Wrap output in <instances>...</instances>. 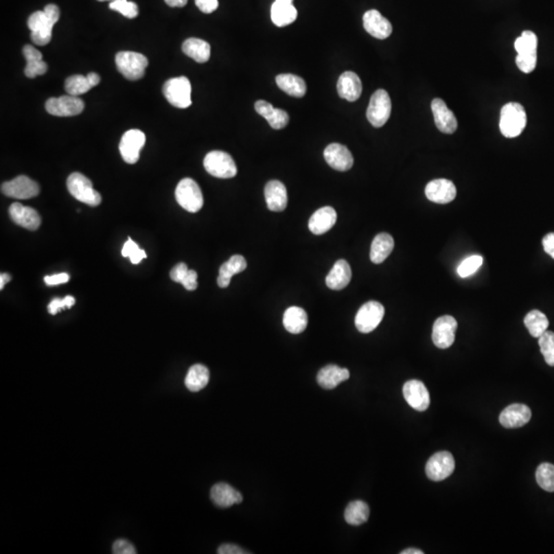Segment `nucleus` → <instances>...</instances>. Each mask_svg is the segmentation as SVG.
<instances>
[{
    "instance_id": "cd10ccee",
    "label": "nucleus",
    "mask_w": 554,
    "mask_h": 554,
    "mask_svg": "<svg viewBox=\"0 0 554 554\" xmlns=\"http://www.w3.org/2000/svg\"><path fill=\"white\" fill-rule=\"evenodd\" d=\"M23 55L27 62L26 67H25V76L27 78H34L47 73V63L43 61V54L38 49H35L32 45H25L23 49Z\"/></svg>"
},
{
    "instance_id": "f704fd0d",
    "label": "nucleus",
    "mask_w": 554,
    "mask_h": 554,
    "mask_svg": "<svg viewBox=\"0 0 554 554\" xmlns=\"http://www.w3.org/2000/svg\"><path fill=\"white\" fill-rule=\"evenodd\" d=\"M298 12L292 4L275 2L271 6V20L278 27L288 26L296 21Z\"/></svg>"
},
{
    "instance_id": "4be33fe9",
    "label": "nucleus",
    "mask_w": 554,
    "mask_h": 554,
    "mask_svg": "<svg viewBox=\"0 0 554 554\" xmlns=\"http://www.w3.org/2000/svg\"><path fill=\"white\" fill-rule=\"evenodd\" d=\"M337 222V213L332 207L317 209L308 222L309 230L315 235H321L330 231Z\"/></svg>"
},
{
    "instance_id": "052dcab7",
    "label": "nucleus",
    "mask_w": 554,
    "mask_h": 554,
    "mask_svg": "<svg viewBox=\"0 0 554 554\" xmlns=\"http://www.w3.org/2000/svg\"><path fill=\"white\" fill-rule=\"evenodd\" d=\"M12 280V277L8 273H1L0 275V290H3L4 286Z\"/></svg>"
},
{
    "instance_id": "9b49d317",
    "label": "nucleus",
    "mask_w": 554,
    "mask_h": 554,
    "mask_svg": "<svg viewBox=\"0 0 554 554\" xmlns=\"http://www.w3.org/2000/svg\"><path fill=\"white\" fill-rule=\"evenodd\" d=\"M146 143V136L140 130H130L124 132L119 143L122 159L126 163L134 165L140 159V152Z\"/></svg>"
},
{
    "instance_id": "e2e57ef3",
    "label": "nucleus",
    "mask_w": 554,
    "mask_h": 554,
    "mask_svg": "<svg viewBox=\"0 0 554 554\" xmlns=\"http://www.w3.org/2000/svg\"><path fill=\"white\" fill-rule=\"evenodd\" d=\"M278 3L292 4V0H275Z\"/></svg>"
},
{
    "instance_id": "e433bc0d",
    "label": "nucleus",
    "mask_w": 554,
    "mask_h": 554,
    "mask_svg": "<svg viewBox=\"0 0 554 554\" xmlns=\"http://www.w3.org/2000/svg\"><path fill=\"white\" fill-rule=\"evenodd\" d=\"M524 323L529 333L534 338L540 337L549 327V321L546 315L539 310L530 311L524 317Z\"/></svg>"
},
{
    "instance_id": "bb28decb",
    "label": "nucleus",
    "mask_w": 554,
    "mask_h": 554,
    "mask_svg": "<svg viewBox=\"0 0 554 554\" xmlns=\"http://www.w3.org/2000/svg\"><path fill=\"white\" fill-rule=\"evenodd\" d=\"M350 373L347 369L340 368L335 365H329L317 373V383L325 389H334L342 382L349 379Z\"/></svg>"
},
{
    "instance_id": "bf43d9fd",
    "label": "nucleus",
    "mask_w": 554,
    "mask_h": 554,
    "mask_svg": "<svg viewBox=\"0 0 554 554\" xmlns=\"http://www.w3.org/2000/svg\"><path fill=\"white\" fill-rule=\"evenodd\" d=\"M88 78L89 80H90L91 84H92L93 88V86H97V84H100V82H101V78H100V76H97V73H95V72H91V73H89Z\"/></svg>"
},
{
    "instance_id": "423d86ee",
    "label": "nucleus",
    "mask_w": 554,
    "mask_h": 554,
    "mask_svg": "<svg viewBox=\"0 0 554 554\" xmlns=\"http://www.w3.org/2000/svg\"><path fill=\"white\" fill-rule=\"evenodd\" d=\"M190 80L186 76L174 78L168 80L163 86L165 99L171 105L179 109H186L192 104Z\"/></svg>"
},
{
    "instance_id": "7ed1b4c3",
    "label": "nucleus",
    "mask_w": 554,
    "mask_h": 554,
    "mask_svg": "<svg viewBox=\"0 0 554 554\" xmlns=\"http://www.w3.org/2000/svg\"><path fill=\"white\" fill-rule=\"evenodd\" d=\"M116 67L119 73L128 80H139L145 76L148 59L136 51H119L115 57Z\"/></svg>"
},
{
    "instance_id": "3c124183",
    "label": "nucleus",
    "mask_w": 554,
    "mask_h": 554,
    "mask_svg": "<svg viewBox=\"0 0 554 554\" xmlns=\"http://www.w3.org/2000/svg\"><path fill=\"white\" fill-rule=\"evenodd\" d=\"M255 109H256L257 113L260 114L265 119H267L273 113L275 107H273V104L260 100V101H257L256 104H255Z\"/></svg>"
},
{
    "instance_id": "6ab92c4d",
    "label": "nucleus",
    "mask_w": 554,
    "mask_h": 554,
    "mask_svg": "<svg viewBox=\"0 0 554 554\" xmlns=\"http://www.w3.org/2000/svg\"><path fill=\"white\" fill-rule=\"evenodd\" d=\"M431 109L437 128L443 134H454L458 128L457 118L447 104L441 99H435L431 103Z\"/></svg>"
},
{
    "instance_id": "603ef678",
    "label": "nucleus",
    "mask_w": 554,
    "mask_h": 554,
    "mask_svg": "<svg viewBox=\"0 0 554 554\" xmlns=\"http://www.w3.org/2000/svg\"><path fill=\"white\" fill-rule=\"evenodd\" d=\"M188 267L185 263H179V264L176 265L171 271V278L173 281L179 282L181 284L182 280L184 279V277H186L187 273H188Z\"/></svg>"
},
{
    "instance_id": "dca6fc26",
    "label": "nucleus",
    "mask_w": 554,
    "mask_h": 554,
    "mask_svg": "<svg viewBox=\"0 0 554 554\" xmlns=\"http://www.w3.org/2000/svg\"><path fill=\"white\" fill-rule=\"evenodd\" d=\"M325 161L336 171L347 172L354 167V157L347 147L338 143L330 144L323 152Z\"/></svg>"
},
{
    "instance_id": "7c9ffc66",
    "label": "nucleus",
    "mask_w": 554,
    "mask_h": 554,
    "mask_svg": "<svg viewBox=\"0 0 554 554\" xmlns=\"http://www.w3.org/2000/svg\"><path fill=\"white\" fill-rule=\"evenodd\" d=\"M308 316L306 311L301 307L292 306L286 309L284 314V325L288 333L298 335L306 330Z\"/></svg>"
},
{
    "instance_id": "aec40b11",
    "label": "nucleus",
    "mask_w": 554,
    "mask_h": 554,
    "mask_svg": "<svg viewBox=\"0 0 554 554\" xmlns=\"http://www.w3.org/2000/svg\"><path fill=\"white\" fill-rule=\"evenodd\" d=\"M532 412L526 404H514L504 408L499 417L500 423L505 428H518L528 424Z\"/></svg>"
},
{
    "instance_id": "a18cd8bd",
    "label": "nucleus",
    "mask_w": 554,
    "mask_h": 554,
    "mask_svg": "<svg viewBox=\"0 0 554 554\" xmlns=\"http://www.w3.org/2000/svg\"><path fill=\"white\" fill-rule=\"evenodd\" d=\"M516 65L524 73H531L537 66V53L518 54L516 59Z\"/></svg>"
},
{
    "instance_id": "58836bf2",
    "label": "nucleus",
    "mask_w": 554,
    "mask_h": 554,
    "mask_svg": "<svg viewBox=\"0 0 554 554\" xmlns=\"http://www.w3.org/2000/svg\"><path fill=\"white\" fill-rule=\"evenodd\" d=\"M536 479L540 487L544 491L554 492V465L551 463H543L537 468Z\"/></svg>"
},
{
    "instance_id": "ddd939ff",
    "label": "nucleus",
    "mask_w": 554,
    "mask_h": 554,
    "mask_svg": "<svg viewBox=\"0 0 554 554\" xmlns=\"http://www.w3.org/2000/svg\"><path fill=\"white\" fill-rule=\"evenodd\" d=\"M455 469V460L449 452H439L431 456L426 464L427 476L433 481H441L449 477Z\"/></svg>"
},
{
    "instance_id": "4468645a",
    "label": "nucleus",
    "mask_w": 554,
    "mask_h": 554,
    "mask_svg": "<svg viewBox=\"0 0 554 554\" xmlns=\"http://www.w3.org/2000/svg\"><path fill=\"white\" fill-rule=\"evenodd\" d=\"M39 185L26 176H19L1 185V192L5 196L16 199L33 198L39 194Z\"/></svg>"
},
{
    "instance_id": "4c0bfd02",
    "label": "nucleus",
    "mask_w": 554,
    "mask_h": 554,
    "mask_svg": "<svg viewBox=\"0 0 554 554\" xmlns=\"http://www.w3.org/2000/svg\"><path fill=\"white\" fill-rule=\"evenodd\" d=\"M93 89L88 76H72L68 78L65 82V91L68 95H84Z\"/></svg>"
},
{
    "instance_id": "f03ea898",
    "label": "nucleus",
    "mask_w": 554,
    "mask_h": 554,
    "mask_svg": "<svg viewBox=\"0 0 554 554\" xmlns=\"http://www.w3.org/2000/svg\"><path fill=\"white\" fill-rule=\"evenodd\" d=\"M500 130L506 138H516L527 126V113L520 103H507L500 115Z\"/></svg>"
},
{
    "instance_id": "a878e982",
    "label": "nucleus",
    "mask_w": 554,
    "mask_h": 554,
    "mask_svg": "<svg viewBox=\"0 0 554 554\" xmlns=\"http://www.w3.org/2000/svg\"><path fill=\"white\" fill-rule=\"evenodd\" d=\"M352 273L350 265L348 264L347 261L338 260L336 264L334 265L332 270L330 271L327 278H325V284L327 288L334 290H340L345 288L349 284L351 280Z\"/></svg>"
},
{
    "instance_id": "49530a36",
    "label": "nucleus",
    "mask_w": 554,
    "mask_h": 554,
    "mask_svg": "<svg viewBox=\"0 0 554 554\" xmlns=\"http://www.w3.org/2000/svg\"><path fill=\"white\" fill-rule=\"evenodd\" d=\"M266 120L270 124L271 128H275V130H281V128L288 126V122H290V116L284 110L275 108L273 113Z\"/></svg>"
},
{
    "instance_id": "a211bd4d",
    "label": "nucleus",
    "mask_w": 554,
    "mask_h": 554,
    "mask_svg": "<svg viewBox=\"0 0 554 554\" xmlns=\"http://www.w3.org/2000/svg\"><path fill=\"white\" fill-rule=\"evenodd\" d=\"M8 211L12 222L25 229L35 231L41 227V216L32 207H25L20 203H14L10 205Z\"/></svg>"
},
{
    "instance_id": "39448f33",
    "label": "nucleus",
    "mask_w": 554,
    "mask_h": 554,
    "mask_svg": "<svg viewBox=\"0 0 554 554\" xmlns=\"http://www.w3.org/2000/svg\"><path fill=\"white\" fill-rule=\"evenodd\" d=\"M67 188L70 194L80 203L90 207H97L101 203V194L93 189L91 180L82 174H71L67 179Z\"/></svg>"
},
{
    "instance_id": "412c9836",
    "label": "nucleus",
    "mask_w": 554,
    "mask_h": 554,
    "mask_svg": "<svg viewBox=\"0 0 554 554\" xmlns=\"http://www.w3.org/2000/svg\"><path fill=\"white\" fill-rule=\"evenodd\" d=\"M364 27L369 35L378 39L388 38L392 33L391 23L376 10L364 14Z\"/></svg>"
},
{
    "instance_id": "680f3d73",
    "label": "nucleus",
    "mask_w": 554,
    "mask_h": 554,
    "mask_svg": "<svg viewBox=\"0 0 554 554\" xmlns=\"http://www.w3.org/2000/svg\"><path fill=\"white\" fill-rule=\"evenodd\" d=\"M423 553H423V551L415 549H406V551H402V554H423Z\"/></svg>"
},
{
    "instance_id": "393cba45",
    "label": "nucleus",
    "mask_w": 554,
    "mask_h": 554,
    "mask_svg": "<svg viewBox=\"0 0 554 554\" xmlns=\"http://www.w3.org/2000/svg\"><path fill=\"white\" fill-rule=\"evenodd\" d=\"M265 199L267 207L271 211H282L288 205V192L286 186L277 180L269 181L265 187Z\"/></svg>"
},
{
    "instance_id": "f8f14e48",
    "label": "nucleus",
    "mask_w": 554,
    "mask_h": 554,
    "mask_svg": "<svg viewBox=\"0 0 554 554\" xmlns=\"http://www.w3.org/2000/svg\"><path fill=\"white\" fill-rule=\"evenodd\" d=\"M458 323L453 316L445 315L435 321L432 329V341L437 347L447 349L455 342Z\"/></svg>"
},
{
    "instance_id": "1a4fd4ad",
    "label": "nucleus",
    "mask_w": 554,
    "mask_h": 554,
    "mask_svg": "<svg viewBox=\"0 0 554 554\" xmlns=\"http://www.w3.org/2000/svg\"><path fill=\"white\" fill-rule=\"evenodd\" d=\"M385 308L377 301H369L362 305L356 316V327L360 333L369 334L377 329L383 319Z\"/></svg>"
},
{
    "instance_id": "473e14b6",
    "label": "nucleus",
    "mask_w": 554,
    "mask_h": 554,
    "mask_svg": "<svg viewBox=\"0 0 554 554\" xmlns=\"http://www.w3.org/2000/svg\"><path fill=\"white\" fill-rule=\"evenodd\" d=\"M278 88L295 97H304L306 93V82L300 76L294 74H279L275 78Z\"/></svg>"
},
{
    "instance_id": "c03bdc74",
    "label": "nucleus",
    "mask_w": 554,
    "mask_h": 554,
    "mask_svg": "<svg viewBox=\"0 0 554 554\" xmlns=\"http://www.w3.org/2000/svg\"><path fill=\"white\" fill-rule=\"evenodd\" d=\"M122 255L124 258H130L132 264H139L143 259L146 258L147 255L144 250H141L136 242L128 238V242L124 244L122 248Z\"/></svg>"
},
{
    "instance_id": "2f4dec72",
    "label": "nucleus",
    "mask_w": 554,
    "mask_h": 554,
    "mask_svg": "<svg viewBox=\"0 0 554 554\" xmlns=\"http://www.w3.org/2000/svg\"><path fill=\"white\" fill-rule=\"evenodd\" d=\"M182 51L185 55L188 56L191 59L194 60L197 63H205L211 58V45L203 39L192 38L186 39L182 45Z\"/></svg>"
},
{
    "instance_id": "a19ab883",
    "label": "nucleus",
    "mask_w": 554,
    "mask_h": 554,
    "mask_svg": "<svg viewBox=\"0 0 554 554\" xmlns=\"http://www.w3.org/2000/svg\"><path fill=\"white\" fill-rule=\"evenodd\" d=\"M541 354L549 366L554 367V333L547 330L539 337Z\"/></svg>"
},
{
    "instance_id": "37998d69",
    "label": "nucleus",
    "mask_w": 554,
    "mask_h": 554,
    "mask_svg": "<svg viewBox=\"0 0 554 554\" xmlns=\"http://www.w3.org/2000/svg\"><path fill=\"white\" fill-rule=\"evenodd\" d=\"M109 8L115 12H120L122 16L128 19H135L138 16L139 8L137 3L128 0H114L110 2Z\"/></svg>"
},
{
    "instance_id": "6e6552de",
    "label": "nucleus",
    "mask_w": 554,
    "mask_h": 554,
    "mask_svg": "<svg viewBox=\"0 0 554 554\" xmlns=\"http://www.w3.org/2000/svg\"><path fill=\"white\" fill-rule=\"evenodd\" d=\"M391 109V100L388 93L385 90H378L371 95L367 110L369 124L375 128H382L389 119Z\"/></svg>"
},
{
    "instance_id": "72a5a7b5",
    "label": "nucleus",
    "mask_w": 554,
    "mask_h": 554,
    "mask_svg": "<svg viewBox=\"0 0 554 554\" xmlns=\"http://www.w3.org/2000/svg\"><path fill=\"white\" fill-rule=\"evenodd\" d=\"M209 382V371L203 365H194L189 369L185 378V385L191 392L203 390Z\"/></svg>"
},
{
    "instance_id": "79ce46f5",
    "label": "nucleus",
    "mask_w": 554,
    "mask_h": 554,
    "mask_svg": "<svg viewBox=\"0 0 554 554\" xmlns=\"http://www.w3.org/2000/svg\"><path fill=\"white\" fill-rule=\"evenodd\" d=\"M483 263V258L478 255H473L462 261L458 266L457 273L460 277L466 278L474 275Z\"/></svg>"
},
{
    "instance_id": "ea45409f",
    "label": "nucleus",
    "mask_w": 554,
    "mask_h": 554,
    "mask_svg": "<svg viewBox=\"0 0 554 554\" xmlns=\"http://www.w3.org/2000/svg\"><path fill=\"white\" fill-rule=\"evenodd\" d=\"M514 47L518 54L537 53L538 37L532 31H524L514 43Z\"/></svg>"
},
{
    "instance_id": "c756f323",
    "label": "nucleus",
    "mask_w": 554,
    "mask_h": 554,
    "mask_svg": "<svg viewBox=\"0 0 554 554\" xmlns=\"http://www.w3.org/2000/svg\"><path fill=\"white\" fill-rule=\"evenodd\" d=\"M248 263H246L244 257L240 255H234L232 256L227 262L222 265L219 271V277H218L217 282L220 288H228L231 281V278L233 275H238L246 270Z\"/></svg>"
},
{
    "instance_id": "20e7f679",
    "label": "nucleus",
    "mask_w": 554,
    "mask_h": 554,
    "mask_svg": "<svg viewBox=\"0 0 554 554\" xmlns=\"http://www.w3.org/2000/svg\"><path fill=\"white\" fill-rule=\"evenodd\" d=\"M205 171L219 179H231L238 175V168L231 155L223 151H211L203 161Z\"/></svg>"
},
{
    "instance_id": "9d476101",
    "label": "nucleus",
    "mask_w": 554,
    "mask_h": 554,
    "mask_svg": "<svg viewBox=\"0 0 554 554\" xmlns=\"http://www.w3.org/2000/svg\"><path fill=\"white\" fill-rule=\"evenodd\" d=\"M45 109L51 115L68 117L82 113L84 109V103L82 99L76 95H62L60 97H51L47 100Z\"/></svg>"
},
{
    "instance_id": "c85d7f7f",
    "label": "nucleus",
    "mask_w": 554,
    "mask_h": 554,
    "mask_svg": "<svg viewBox=\"0 0 554 554\" xmlns=\"http://www.w3.org/2000/svg\"><path fill=\"white\" fill-rule=\"evenodd\" d=\"M394 249V240L390 234L380 233L373 238L369 258L373 264H381L388 258Z\"/></svg>"
},
{
    "instance_id": "8fccbe9b",
    "label": "nucleus",
    "mask_w": 554,
    "mask_h": 554,
    "mask_svg": "<svg viewBox=\"0 0 554 554\" xmlns=\"http://www.w3.org/2000/svg\"><path fill=\"white\" fill-rule=\"evenodd\" d=\"M195 4L205 14H211L217 10L219 1L218 0H195Z\"/></svg>"
},
{
    "instance_id": "4d7b16f0",
    "label": "nucleus",
    "mask_w": 554,
    "mask_h": 554,
    "mask_svg": "<svg viewBox=\"0 0 554 554\" xmlns=\"http://www.w3.org/2000/svg\"><path fill=\"white\" fill-rule=\"evenodd\" d=\"M543 248L545 252L554 259V233H549L543 238Z\"/></svg>"
},
{
    "instance_id": "864d4df0",
    "label": "nucleus",
    "mask_w": 554,
    "mask_h": 554,
    "mask_svg": "<svg viewBox=\"0 0 554 554\" xmlns=\"http://www.w3.org/2000/svg\"><path fill=\"white\" fill-rule=\"evenodd\" d=\"M197 277H198V275H197L196 271L190 270V269H189L186 277L182 280L181 284H183L184 288H186L187 290H195L197 286H198Z\"/></svg>"
},
{
    "instance_id": "f257e3e1",
    "label": "nucleus",
    "mask_w": 554,
    "mask_h": 554,
    "mask_svg": "<svg viewBox=\"0 0 554 554\" xmlns=\"http://www.w3.org/2000/svg\"><path fill=\"white\" fill-rule=\"evenodd\" d=\"M60 19V8L56 4H47L43 10H37L29 16L31 39L36 45H49L53 36V27Z\"/></svg>"
},
{
    "instance_id": "de8ad7c7",
    "label": "nucleus",
    "mask_w": 554,
    "mask_h": 554,
    "mask_svg": "<svg viewBox=\"0 0 554 554\" xmlns=\"http://www.w3.org/2000/svg\"><path fill=\"white\" fill-rule=\"evenodd\" d=\"M74 304H76V299H74V297L66 296L64 299H54V300L49 303L47 309H49V314L56 315L59 311L63 310V309L71 308Z\"/></svg>"
},
{
    "instance_id": "c9c22d12",
    "label": "nucleus",
    "mask_w": 554,
    "mask_h": 554,
    "mask_svg": "<svg viewBox=\"0 0 554 554\" xmlns=\"http://www.w3.org/2000/svg\"><path fill=\"white\" fill-rule=\"evenodd\" d=\"M344 516H345V520L347 524H351V526H360V524L368 522L369 516V505L366 502L360 501V500L351 502L346 507Z\"/></svg>"
},
{
    "instance_id": "f3484780",
    "label": "nucleus",
    "mask_w": 554,
    "mask_h": 554,
    "mask_svg": "<svg viewBox=\"0 0 554 554\" xmlns=\"http://www.w3.org/2000/svg\"><path fill=\"white\" fill-rule=\"evenodd\" d=\"M427 198L432 203L446 205L456 198L457 189L453 182L447 179H437L429 182L425 188Z\"/></svg>"
},
{
    "instance_id": "2eb2a0df",
    "label": "nucleus",
    "mask_w": 554,
    "mask_h": 554,
    "mask_svg": "<svg viewBox=\"0 0 554 554\" xmlns=\"http://www.w3.org/2000/svg\"><path fill=\"white\" fill-rule=\"evenodd\" d=\"M404 400L414 410L423 412L429 408L430 395L423 382L419 380H410L404 385Z\"/></svg>"
},
{
    "instance_id": "13d9d810",
    "label": "nucleus",
    "mask_w": 554,
    "mask_h": 554,
    "mask_svg": "<svg viewBox=\"0 0 554 554\" xmlns=\"http://www.w3.org/2000/svg\"><path fill=\"white\" fill-rule=\"evenodd\" d=\"M165 2L171 8H183L188 0H165Z\"/></svg>"
},
{
    "instance_id": "5701e85b",
    "label": "nucleus",
    "mask_w": 554,
    "mask_h": 554,
    "mask_svg": "<svg viewBox=\"0 0 554 554\" xmlns=\"http://www.w3.org/2000/svg\"><path fill=\"white\" fill-rule=\"evenodd\" d=\"M337 91L342 99L348 102H356L362 95V80L354 72H344L338 80Z\"/></svg>"
},
{
    "instance_id": "5fc2aeb1",
    "label": "nucleus",
    "mask_w": 554,
    "mask_h": 554,
    "mask_svg": "<svg viewBox=\"0 0 554 554\" xmlns=\"http://www.w3.org/2000/svg\"><path fill=\"white\" fill-rule=\"evenodd\" d=\"M70 277L67 273H59V275H49L45 277V282L47 286H53L58 284H66L69 281Z\"/></svg>"
},
{
    "instance_id": "0e129e2a",
    "label": "nucleus",
    "mask_w": 554,
    "mask_h": 554,
    "mask_svg": "<svg viewBox=\"0 0 554 554\" xmlns=\"http://www.w3.org/2000/svg\"><path fill=\"white\" fill-rule=\"evenodd\" d=\"M97 1H108V0H97ZM110 1H114V0H110Z\"/></svg>"
},
{
    "instance_id": "b1692460",
    "label": "nucleus",
    "mask_w": 554,
    "mask_h": 554,
    "mask_svg": "<svg viewBox=\"0 0 554 554\" xmlns=\"http://www.w3.org/2000/svg\"><path fill=\"white\" fill-rule=\"evenodd\" d=\"M211 498L213 503L221 508L231 507L234 504L242 503L244 499L240 492L226 483L213 485L211 489Z\"/></svg>"
},
{
    "instance_id": "0eeeda50",
    "label": "nucleus",
    "mask_w": 554,
    "mask_h": 554,
    "mask_svg": "<svg viewBox=\"0 0 554 554\" xmlns=\"http://www.w3.org/2000/svg\"><path fill=\"white\" fill-rule=\"evenodd\" d=\"M176 200L189 213H197L203 207V196L200 187L190 178L181 180L176 188Z\"/></svg>"
},
{
    "instance_id": "6e6d98bb",
    "label": "nucleus",
    "mask_w": 554,
    "mask_h": 554,
    "mask_svg": "<svg viewBox=\"0 0 554 554\" xmlns=\"http://www.w3.org/2000/svg\"><path fill=\"white\" fill-rule=\"evenodd\" d=\"M220 554H246V551L234 544H223L218 549Z\"/></svg>"
},
{
    "instance_id": "09e8293b",
    "label": "nucleus",
    "mask_w": 554,
    "mask_h": 554,
    "mask_svg": "<svg viewBox=\"0 0 554 554\" xmlns=\"http://www.w3.org/2000/svg\"><path fill=\"white\" fill-rule=\"evenodd\" d=\"M113 553L115 554H135L137 553L136 549L130 541L119 539L116 540L113 544Z\"/></svg>"
}]
</instances>
